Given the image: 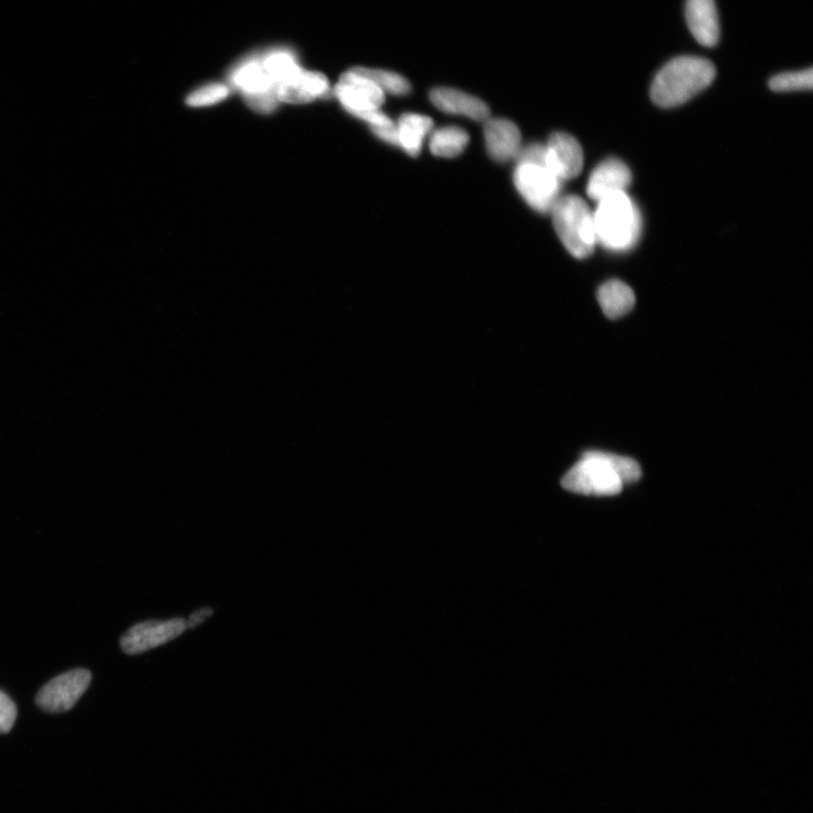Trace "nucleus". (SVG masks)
Instances as JSON below:
<instances>
[{"label":"nucleus","mask_w":813,"mask_h":813,"mask_svg":"<svg viewBox=\"0 0 813 813\" xmlns=\"http://www.w3.org/2000/svg\"><path fill=\"white\" fill-rule=\"evenodd\" d=\"M716 69L710 60L684 56L675 58L655 76L651 99L660 108H675L695 98L710 86Z\"/></svg>","instance_id":"f257e3e1"},{"label":"nucleus","mask_w":813,"mask_h":813,"mask_svg":"<svg viewBox=\"0 0 813 813\" xmlns=\"http://www.w3.org/2000/svg\"><path fill=\"white\" fill-rule=\"evenodd\" d=\"M593 216L597 242L603 248L613 252H627L640 241L641 212L626 191L616 192L598 201Z\"/></svg>","instance_id":"f03ea898"},{"label":"nucleus","mask_w":813,"mask_h":813,"mask_svg":"<svg viewBox=\"0 0 813 813\" xmlns=\"http://www.w3.org/2000/svg\"><path fill=\"white\" fill-rule=\"evenodd\" d=\"M564 247L576 259L592 255L598 244L596 224L589 205L579 196H562L550 212Z\"/></svg>","instance_id":"7ed1b4c3"},{"label":"nucleus","mask_w":813,"mask_h":813,"mask_svg":"<svg viewBox=\"0 0 813 813\" xmlns=\"http://www.w3.org/2000/svg\"><path fill=\"white\" fill-rule=\"evenodd\" d=\"M335 95L353 116L367 122L371 128L386 127L393 121L381 111L386 94L369 78L354 69L343 74L335 87Z\"/></svg>","instance_id":"20e7f679"},{"label":"nucleus","mask_w":813,"mask_h":813,"mask_svg":"<svg viewBox=\"0 0 813 813\" xmlns=\"http://www.w3.org/2000/svg\"><path fill=\"white\" fill-rule=\"evenodd\" d=\"M566 491L591 496H614L623 491L607 452L589 451L567 472L562 482Z\"/></svg>","instance_id":"39448f33"},{"label":"nucleus","mask_w":813,"mask_h":813,"mask_svg":"<svg viewBox=\"0 0 813 813\" xmlns=\"http://www.w3.org/2000/svg\"><path fill=\"white\" fill-rule=\"evenodd\" d=\"M230 82L244 95L252 110L267 115L276 109L279 102L276 86L262 66L261 57L252 56L236 64L230 73Z\"/></svg>","instance_id":"423d86ee"},{"label":"nucleus","mask_w":813,"mask_h":813,"mask_svg":"<svg viewBox=\"0 0 813 813\" xmlns=\"http://www.w3.org/2000/svg\"><path fill=\"white\" fill-rule=\"evenodd\" d=\"M513 181L521 197L540 214L552 212L557 200L562 197L563 182L545 164L518 163Z\"/></svg>","instance_id":"0eeeda50"},{"label":"nucleus","mask_w":813,"mask_h":813,"mask_svg":"<svg viewBox=\"0 0 813 813\" xmlns=\"http://www.w3.org/2000/svg\"><path fill=\"white\" fill-rule=\"evenodd\" d=\"M92 681L90 671L77 669L63 673L43 686L37 703L43 711L64 713L77 704Z\"/></svg>","instance_id":"6e6552de"},{"label":"nucleus","mask_w":813,"mask_h":813,"mask_svg":"<svg viewBox=\"0 0 813 813\" xmlns=\"http://www.w3.org/2000/svg\"><path fill=\"white\" fill-rule=\"evenodd\" d=\"M187 629L186 620L181 618L166 620H152L134 627L121 638V649L129 655H137L150 651L179 637Z\"/></svg>","instance_id":"1a4fd4ad"},{"label":"nucleus","mask_w":813,"mask_h":813,"mask_svg":"<svg viewBox=\"0 0 813 813\" xmlns=\"http://www.w3.org/2000/svg\"><path fill=\"white\" fill-rule=\"evenodd\" d=\"M546 146V168L562 182L579 177L584 164L580 143L566 133H555L549 137Z\"/></svg>","instance_id":"9d476101"},{"label":"nucleus","mask_w":813,"mask_h":813,"mask_svg":"<svg viewBox=\"0 0 813 813\" xmlns=\"http://www.w3.org/2000/svg\"><path fill=\"white\" fill-rule=\"evenodd\" d=\"M484 136L487 152L495 162L517 160L522 148V137L519 127L513 121L503 118L488 119Z\"/></svg>","instance_id":"9b49d317"},{"label":"nucleus","mask_w":813,"mask_h":813,"mask_svg":"<svg viewBox=\"0 0 813 813\" xmlns=\"http://www.w3.org/2000/svg\"><path fill=\"white\" fill-rule=\"evenodd\" d=\"M686 20L699 45L706 48L718 45L721 31L715 0H687Z\"/></svg>","instance_id":"f8f14e48"},{"label":"nucleus","mask_w":813,"mask_h":813,"mask_svg":"<svg viewBox=\"0 0 813 813\" xmlns=\"http://www.w3.org/2000/svg\"><path fill=\"white\" fill-rule=\"evenodd\" d=\"M632 173L620 160L608 159L601 162L591 173L587 194L594 201H600L616 192H623L631 185Z\"/></svg>","instance_id":"ddd939ff"},{"label":"nucleus","mask_w":813,"mask_h":813,"mask_svg":"<svg viewBox=\"0 0 813 813\" xmlns=\"http://www.w3.org/2000/svg\"><path fill=\"white\" fill-rule=\"evenodd\" d=\"M433 106L450 115L467 117L476 121H487L491 110L487 104L474 95L450 89V87H437L430 93Z\"/></svg>","instance_id":"4468645a"},{"label":"nucleus","mask_w":813,"mask_h":813,"mask_svg":"<svg viewBox=\"0 0 813 813\" xmlns=\"http://www.w3.org/2000/svg\"><path fill=\"white\" fill-rule=\"evenodd\" d=\"M329 87L325 75L302 68L291 80L276 87V95L279 102L303 104L325 96Z\"/></svg>","instance_id":"2eb2a0df"},{"label":"nucleus","mask_w":813,"mask_h":813,"mask_svg":"<svg viewBox=\"0 0 813 813\" xmlns=\"http://www.w3.org/2000/svg\"><path fill=\"white\" fill-rule=\"evenodd\" d=\"M433 126L430 117L418 113H405L396 125L397 146L410 156H418L422 152L425 138L432 133Z\"/></svg>","instance_id":"dca6fc26"},{"label":"nucleus","mask_w":813,"mask_h":813,"mask_svg":"<svg viewBox=\"0 0 813 813\" xmlns=\"http://www.w3.org/2000/svg\"><path fill=\"white\" fill-rule=\"evenodd\" d=\"M598 301L606 317L618 319L633 310L635 294L627 284L614 279L599 288Z\"/></svg>","instance_id":"f3484780"},{"label":"nucleus","mask_w":813,"mask_h":813,"mask_svg":"<svg viewBox=\"0 0 813 813\" xmlns=\"http://www.w3.org/2000/svg\"><path fill=\"white\" fill-rule=\"evenodd\" d=\"M469 135L466 130L457 126H447L433 131L430 138V150L435 156L452 159L466 150Z\"/></svg>","instance_id":"a211bd4d"},{"label":"nucleus","mask_w":813,"mask_h":813,"mask_svg":"<svg viewBox=\"0 0 813 813\" xmlns=\"http://www.w3.org/2000/svg\"><path fill=\"white\" fill-rule=\"evenodd\" d=\"M261 63L276 87L291 80L302 69L294 54L285 49L268 52L266 56L261 57Z\"/></svg>","instance_id":"6ab92c4d"},{"label":"nucleus","mask_w":813,"mask_h":813,"mask_svg":"<svg viewBox=\"0 0 813 813\" xmlns=\"http://www.w3.org/2000/svg\"><path fill=\"white\" fill-rule=\"evenodd\" d=\"M358 74H361L373 83L377 84L384 94L389 93L396 96H404L412 92V85H410L407 78L397 73L383 71V69L355 67L353 68Z\"/></svg>","instance_id":"aec40b11"},{"label":"nucleus","mask_w":813,"mask_h":813,"mask_svg":"<svg viewBox=\"0 0 813 813\" xmlns=\"http://www.w3.org/2000/svg\"><path fill=\"white\" fill-rule=\"evenodd\" d=\"M812 86L813 71L811 68L776 75L769 81V87H771V90L774 92L812 90Z\"/></svg>","instance_id":"412c9836"},{"label":"nucleus","mask_w":813,"mask_h":813,"mask_svg":"<svg viewBox=\"0 0 813 813\" xmlns=\"http://www.w3.org/2000/svg\"><path fill=\"white\" fill-rule=\"evenodd\" d=\"M230 91V87L225 84H208L191 93L188 96L187 104L192 108L213 106V104L225 100L230 95Z\"/></svg>","instance_id":"4be33fe9"},{"label":"nucleus","mask_w":813,"mask_h":813,"mask_svg":"<svg viewBox=\"0 0 813 813\" xmlns=\"http://www.w3.org/2000/svg\"><path fill=\"white\" fill-rule=\"evenodd\" d=\"M17 718L14 702L3 692H0V734L10 732Z\"/></svg>","instance_id":"5701e85b"},{"label":"nucleus","mask_w":813,"mask_h":813,"mask_svg":"<svg viewBox=\"0 0 813 813\" xmlns=\"http://www.w3.org/2000/svg\"><path fill=\"white\" fill-rule=\"evenodd\" d=\"M373 134L387 144L397 146V128L395 122L386 127L372 128Z\"/></svg>","instance_id":"b1692460"},{"label":"nucleus","mask_w":813,"mask_h":813,"mask_svg":"<svg viewBox=\"0 0 813 813\" xmlns=\"http://www.w3.org/2000/svg\"><path fill=\"white\" fill-rule=\"evenodd\" d=\"M212 615H213V610L211 608L200 609V610L196 611V613L191 615L188 622H186V626H187V628H190V629L195 628L199 624L204 623L205 620L208 617H211Z\"/></svg>","instance_id":"393cba45"}]
</instances>
